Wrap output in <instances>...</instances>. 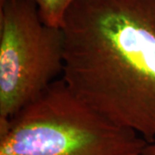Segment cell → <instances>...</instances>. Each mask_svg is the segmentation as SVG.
Instances as JSON below:
<instances>
[{"label":"cell","instance_id":"cell-2","mask_svg":"<svg viewBox=\"0 0 155 155\" xmlns=\"http://www.w3.org/2000/svg\"><path fill=\"white\" fill-rule=\"evenodd\" d=\"M147 143L83 103L62 78L0 124V155H140Z\"/></svg>","mask_w":155,"mask_h":155},{"label":"cell","instance_id":"cell-3","mask_svg":"<svg viewBox=\"0 0 155 155\" xmlns=\"http://www.w3.org/2000/svg\"><path fill=\"white\" fill-rule=\"evenodd\" d=\"M64 70V35L34 0L0 4V124L46 91Z\"/></svg>","mask_w":155,"mask_h":155},{"label":"cell","instance_id":"cell-4","mask_svg":"<svg viewBox=\"0 0 155 155\" xmlns=\"http://www.w3.org/2000/svg\"><path fill=\"white\" fill-rule=\"evenodd\" d=\"M41 20L47 25L61 28L64 16L75 0H34Z\"/></svg>","mask_w":155,"mask_h":155},{"label":"cell","instance_id":"cell-5","mask_svg":"<svg viewBox=\"0 0 155 155\" xmlns=\"http://www.w3.org/2000/svg\"><path fill=\"white\" fill-rule=\"evenodd\" d=\"M140 155H155V141L147 143Z\"/></svg>","mask_w":155,"mask_h":155},{"label":"cell","instance_id":"cell-6","mask_svg":"<svg viewBox=\"0 0 155 155\" xmlns=\"http://www.w3.org/2000/svg\"><path fill=\"white\" fill-rule=\"evenodd\" d=\"M4 1H5V0H0V4H1V3H3Z\"/></svg>","mask_w":155,"mask_h":155},{"label":"cell","instance_id":"cell-1","mask_svg":"<svg viewBox=\"0 0 155 155\" xmlns=\"http://www.w3.org/2000/svg\"><path fill=\"white\" fill-rule=\"evenodd\" d=\"M62 79L92 110L155 141V0H75Z\"/></svg>","mask_w":155,"mask_h":155}]
</instances>
